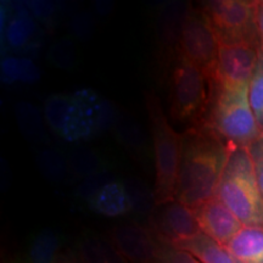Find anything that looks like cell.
Returning <instances> with one entry per match:
<instances>
[{
    "label": "cell",
    "mask_w": 263,
    "mask_h": 263,
    "mask_svg": "<svg viewBox=\"0 0 263 263\" xmlns=\"http://www.w3.org/2000/svg\"><path fill=\"white\" fill-rule=\"evenodd\" d=\"M229 153L230 146L210 126L183 133L177 201L194 209L215 197Z\"/></svg>",
    "instance_id": "6da1fadb"
},
{
    "label": "cell",
    "mask_w": 263,
    "mask_h": 263,
    "mask_svg": "<svg viewBox=\"0 0 263 263\" xmlns=\"http://www.w3.org/2000/svg\"><path fill=\"white\" fill-rule=\"evenodd\" d=\"M216 197L244 227L263 228V197L248 147H230Z\"/></svg>",
    "instance_id": "7a4b0ae2"
},
{
    "label": "cell",
    "mask_w": 263,
    "mask_h": 263,
    "mask_svg": "<svg viewBox=\"0 0 263 263\" xmlns=\"http://www.w3.org/2000/svg\"><path fill=\"white\" fill-rule=\"evenodd\" d=\"M145 98L155 161V185L153 193L155 205L161 206L176 200L183 153V134L171 127L155 94L146 93Z\"/></svg>",
    "instance_id": "3957f363"
},
{
    "label": "cell",
    "mask_w": 263,
    "mask_h": 263,
    "mask_svg": "<svg viewBox=\"0 0 263 263\" xmlns=\"http://www.w3.org/2000/svg\"><path fill=\"white\" fill-rule=\"evenodd\" d=\"M218 85L210 127L230 147H249L262 136L249 101V84Z\"/></svg>",
    "instance_id": "277c9868"
},
{
    "label": "cell",
    "mask_w": 263,
    "mask_h": 263,
    "mask_svg": "<svg viewBox=\"0 0 263 263\" xmlns=\"http://www.w3.org/2000/svg\"><path fill=\"white\" fill-rule=\"evenodd\" d=\"M116 122L112 104L91 89L67 94L58 136L66 141H85L107 132Z\"/></svg>",
    "instance_id": "5b68a950"
},
{
    "label": "cell",
    "mask_w": 263,
    "mask_h": 263,
    "mask_svg": "<svg viewBox=\"0 0 263 263\" xmlns=\"http://www.w3.org/2000/svg\"><path fill=\"white\" fill-rule=\"evenodd\" d=\"M219 44H245L262 49L257 27V3L217 0L202 5Z\"/></svg>",
    "instance_id": "8992f818"
},
{
    "label": "cell",
    "mask_w": 263,
    "mask_h": 263,
    "mask_svg": "<svg viewBox=\"0 0 263 263\" xmlns=\"http://www.w3.org/2000/svg\"><path fill=\"white\" fill-rule=\"evenodd\" d=\"M210 77L201 68L178 55L171 78V115L178 122H193L201 117L209 100Z\"/></svg>",
    "instance_id": "52a82bcc"
},
{
    "label": "cell",
    "mask_w": 263,
    "mask_h": 263,
    "mask_svg": "<svg viewBox=\"0 0 263 263\" xmlns=\"http://www.w3.org/2000/svg\"><path fill=\"white\" fill-rule=\"evenodd\" d=\"M179 54L195 64L212 80L219 43L202 10L190 8L179 27Z\"/></svg>",
    "instance_id": "ba28073f"
},
{
    "label": "cell",
    "mask_w": 263,
    "mask_h": 263,
    "mask_svg": "<svg viewBox=\"0 0 263 263\" xmlns=\"http://www.w3.org/2000/svg\"><path fill=\"white\" fill-rule=\"evenodd\" d=\"M261 49L245 44H219L215 73L217 84H249L254 74Z\"/></svg>",
    "instance_id": "9c48e42d"
},
{
    "label": "cell",
    "mask_w": 263,
    "mask_h": 263,
    "mask_svg": "<svg viewBox=\"0 0 263 263\" xmlns=\"http://www.w3.org/2000/svg\"><path fill=\"white\" fill-rule=\"evenodd\" d=\"M157 207L154 224L159 239L166 244L176 245L201 233L192 207L177 200Z\"/></svg>",
    "instance_id": "30bf717a"
},
{
    "label": "cell",
    "mask_w": 263,
    "mask_h": 263,
    "mask_svg": "<svg viewBox=\"0 0 263 263\" xmlns=\"http://www.w3.org/2000/svg\"><path fill=\"white\" fill-rule=\"evenodd\" d=\"M111 242L128 263H155L162 240L136 224H123L111 232Z\"/></svg>",
    "instance_id": "8fae6325"
},
{
    "label": "cell",
    "mask_w": 263,
    "mask_h": 263,
    "mask_svg": "<svg viewBox=\"0 0 263 263\" xmlns=\"http://www.w3.org/2000/svg\"><path fill=\"white\" fill-rule=\"evenodd\" d=\"M193 210L200 232L221 245L226 246L244 228L234 213L216 196Z\"/></svg>",
    "instance_id": "7c38bea8"
},
{
    "label": "cell",
    "mask_w": 263,
    "mask_h": 263,
    "mask_svg": "<svg viewBox=\"0 0 263 263\" xmlns=\"http://www.w3.org/2000/svg\"><path fill=\"white\" fill-rule=\"evenodd\" d=\"M90 210L105 217H120L133 210L123 182L112 180L99 189L88 201Z\"/></svg>",
    "instance_id": "4fadbf2b"
},
{
    "label": "cell",
    "mask_w": 263,
    "mask_h": 263,
    "mask_svg": "<svg viewBox=\"0 0 263 263\" xmlns=\"http://www.w3.org/2000/svg\"><path fill=\"white\" fill-rule=\"evenodd\" d=\"M172 246L189 252L201 263H241L230 254L224 245H221L202 233Z\"/></svg>",
    "instance_id": "5bb4252c"
},
{
    "label": "cell",
    "mask_w": 263,
    "mask_h": 263,
    "mask_svg": "<svg viewBox=\"0 0 263 263\" xmlns=\"http://www.w3.org/2000/svg\"><path fill=\"white\" fill-rule=\"evenodd\" d=\"M226 248L241 263H263V228L244 227Z\"/></svg>",
    "instance_id": "9a60e30c"
},
{
    "label": "cell",
    "mask_w": 263,
    "mask_h": 263,
    "mask_svg": "<svg viewBox=\"0 0 263 263\" xmlns=\"http://www.w3.org/2000/svg\"><path fill=\"white\" fill-rule=\"evenodd\" d=\"M77 258L81 263H128L112 242L95 235L81 239L77 248Z\"/></svg>",
    "instance_id": "2e32d148"
},
{
    "label": "cell",
    "mask_w": 263,
    "mask_h": 263,
    "mask_svg": "<svg viewBox=\"0 0 263 263\" xmlns=\"http://www.w3.org/2000/svg\"><path fill=\"white\" fill-rule=\"evenodd\" d=\"M60 242L52 230H42L33 239L25 263H55L60 257Z\"/></svg>",
    "instance_id": "e0dca14e"
},
{
    "label": "cell",
    "mask_w": 263,
    "mask_h": 263,
    "mask_svg": "<svg viewBox=\"0 0 263 263\" xmlns=\"http://www.w3.org/2000/svg\"><path fill=\"white\" fill-rule=\"evenodd\" d=\"M2 78L6 83H34L39 80V70L31 59L8 57L2 61Z\"/></svg>",
    "instance_id": "ac0fdd59"
},
{
    "label": "cell",
    "mask_w": 263,
    "mask_h": 263,
    "mask_svg": "<svg viewBox=\"0 0 263 263\" xmlns=\"http://www.w3.org/2000/svg\"><path fill=\"white\" fill-rule=\"evenodd\" d=\"M34 25L32 18L25 10L18 9L10 20L5 29V39L11 47H25L26 43L31 38Z\"/></svg>",
    "instance_id": "d6986e66"
},
{
    "label": "cell",
    "mask_w": 263,
    "mask_h": 263,
    "mask_svg": "<svg viewBox=\"0 0 263 263\" xmlns=\"http://www.w3.org/2000/svg\"><path fill=\"white\" fill-rule=\"evenodd\" d=\"M249 101L263 134V49L259 50L254 74L249 82Z\"/></svg>",
    "instance_id": "ffe728a7"
},
{
    "label": "cell",
    "mask_w": 263,
    "mask_h": 263,
    "mask_svg": "<svg viewBox=\"0 0 263 263\" xmlns=\"http://www.w3.org/2000/svg\"><path fill=\"white\" fill-rule=\"evenodd\" d=\"M70 166L72 172L83 178H88L104 168L100 157L90 150H80L72 154Z\"/></svg>",
    "instance_id": "44dd1931"
},
{
    "label": "cell",
    "mask_w": 263,
    "mask_h": 263,
    "mask_svg": "<svg viewBox=\"0 0 263 263\" xmlns=\"http://www.w3.org/2000/svg\"><path fill=\"white\" fill-rule=\"evenodd\" d=\"M112 172L106 168H103L101 171H99V172L93 174V176L85 178L83 182L81 183V185L78 186L77 190H76V193H77V195L82 197V199L89 201L90 197L93 196L99 189H101L105 184L112 182Z\"/></svg>",
    "instance_id": "7402d4cb"
},
{
    "label": "cell",
    "mask_w": 263,
    "mask_h": 263,
    "mask_svg": "<svg viewBox=\"0 0 263 263\" xmlns=\"http://www.w3.org/2000/svg\"><path fill=\"white\" fill-rule=\"evenodd\" d=\"M124 185H126L127 192L129 194L133 210L146 211L145 209H149L150 202L155 203L154 194H150V190L143 183L138 182L136 179H129L124 183Z\"/></svg>",
    "instance_id": "603a6c76"
},
{
    "label": "cell",
    "mask_w": 263,
    "mask_h": 263,
    "mask_svg": "<svg viewBox=\"0 0 263 263\" xmlns=\"http://www.w3.org/2000/svg\"><path fill=\"white\" fill-rule=\"evenodd\" d=\"M39 166L43 170V172L50 179L59 180L65 173V167L62 163L60 156H58L55 153L50 151H44L38 159Z\"/></svg>",
    "instance_id": "cb8c5ba5"
},
{
    "label": "cell",
    "mask_w": 263,
    "mask_h": 263,
    "mask_svg": "<svg viewBox=\"0 0 263 263\" xmlns=\"http://www.w3.org/2000/svg\"><path fill=\"white\" fill-rule=\"evenodd\" d=\"M155 263H201L199 259L190 255L184 250L177 249L174 246L162 241L159 257Z\"/></svg>",
    "instance_id": "d4e9b609"
},
{
    "label": "cell",
    "mask_w": 263,
    "mask_h": 263,
    "mask_svg": "<svg viewBox=\"0 0 263 263\" xmlns=\"http://www.w3.org/2000/svg\"><path fill=\"white\" fill-rule=\"evenodd\" d=\"M248 150L254 163L256 178L263 197V134L248 147Z\"/></svg>",
    "instance_id": "484cf974"
},
{
    "label": "cell",
    "mask_w": 263,
    "mask_h": 263,
    "mask_svg": "<svg viewBox=\"0 0 263 263\" xmlns=\"http://www.w3.org/2000/svg\"><path fill=\"white\" fill-rule=\"evenodd\" d=\"M257 27L259 33V39H261V45L263 49V2L257 3Z\"/></svg>",
    "instance_id": "4316f807"
},
{
    "label": "cell",
    "mask_w": 263,
    "mask_h": 263,
    "mask_svg": "<svg viewBox=\"0 0 263 263\" xmlns=\"http://www.w3.org/2000/svg\"><path fill=\"white\" fill-rule=\"evenodd\" d=\"M55 263H81V262L78 258H74V257H72V256L61 254L60 257L58 258V261Z\"/></svg>",
    "instance_id": "83f0119b"
}]
</instances>
